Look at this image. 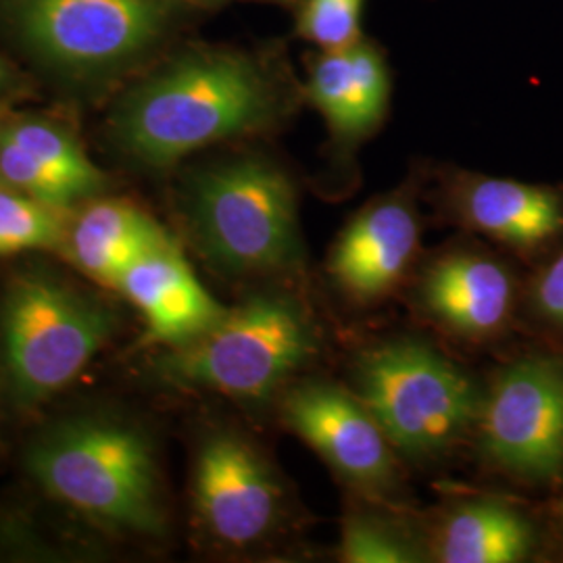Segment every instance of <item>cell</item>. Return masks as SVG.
<instances>
[{
  "label": "cell",
  "mask_w": 563,
  "mask_h": 563,
  "mask_svg": "<svg viewBox=\"0 0 563 563\" xmlns=\"http://www.w3.org/2000/svg\"><path fill=\"white\" fill-rule=\"evenodd\" d=\"M63 211L20 190L0 188V257L63 249L69 232Z\"/></svg>",
  "instance_id": "cell-18"
},
{
  "label": "cell",
  "mask_w": 563,
  "mask_h": 563,
  "mask_svg": "<svg viewBox=\"0 0 563 563\" xmlns=\"http://www.w3.org/2000/svg\"><path fill=\"white\" fill-rule=\"evenodd\" d=\"M320 330L299 299L263 292L228 309L197 341L169 349L159 372L169 383L244 401L278 393L318 355Z\"/></svg>",
  "instance_id": "cell-4"
},
{
  "label": "cell",
  "mask_w": 563,
  "mask_h": 563,
  "mask_svg": "<svg viewBox=\"0 0 563 563\" xmlns=\"http://www.w3.org/2000/svg\"><path fill=\"white\" fill-rule=\"evenodd\" d=\"M309 97L320 109L334 134L344 139H357V109H355V84L349 48L323 51L316 60L309 80Z\"/></svg>",
  "instance_id": "cell-20"
},
{
  "label": "cell",
  "mask_w": 563,
  "mask_h": 563,
  "mask_svg": "<svg viewBox=\"0 0 563 563\" xmlns=\"http://www.w3.org/2000/svg\"><path fill=\"white\" fill-rule=\"evenodd\" d=\"M363 0H307L299 34L323 51H341L360 41Z\"/></svg>",
  "instance_id": "cell-22"
},
{
  "label": "cell",
  "mask_w": 563,
  "mask_h": 563,
  "mask_svg": "<svg viewBox=\"0 0 563 563\" xmlns=\"http://www.w3.org/2000/svg\"><path fill=\"white\" fill-rule=\"evenodd\" d=\"M188 218L202 255L225 274L272 276L301 267L295 186L274 163L239 159L205 169L190 186Z\"/></svg>",
  "instance_id": "cell-5"
},
{
  "label": "cell",
  "mask_w": 563,
  "mask_h": 563,
  "mask_svg": "<svg viewBox=\"0 0 563 563\" xmlns=\"http://www.w3.org/2000/svg\"><path fill=\"white\" fill-rule=\"evenodd\" d=\"M457 220L520 253L563 241V190L541 184L465 176L451 192Z\"/></svg>",
  "instance_id": "cell-14"
},
{
  "label": "cell",
  "mask_w": 563,
  "mask_h": 563,
  "mask_svg": "<svg viewBox=\"0 0 563 563\" xmlns=\"http://www.w3.org/2000/svg\"><path fill=\"white\" fill-rule=\"evenodd\" d=\"M355 84V109L360 136L367 134L383 120L388 104V74L380 53L363 42L349 46Z\"/></svg>",
  "instance_id": "cell-23"
},
{
  "label": "cell",
  "mask_w": 563,
  "mask_h": 563,
  "mask_svg": "<svg viewBox=\"0 0 563 563\" xmlns=\"http://www.w3.org/2000/svg\"><path fill=\"white\" fill-rule=\"evenodd\" d=\"M115 313L44 272L13 278L0 305V353L13 401L38 407L88 367L115 330Z\"/></svg>",
  "instance_id": "cell-3"
},
{
  "label": "cell",
  "mask_w": 563,
  "mask_h": 563,
  "mask_svg": "<svg viewBox=\"0 0 563 563\" xmlns=\"http://www.w3.org/2000/svg\"><path fill=\"white\" fill-rule=\"evenodd\" d=\"M2 81H4V65H2V60H0V86H2Z\"/></svg>",
  "instance_id": "cell-26"
},
{
  "label": "cell",
  "mask_w": 563,
  "mask_h": 563,
  "mask_svg": "<svg viewBox=\"0 0 563 563\" xmlns=\"http://www.w3.org/2000/svg\"><path fill=\"white\" fill-rule=\"evenodd\" d=\"M169 239L167 230L128 201L92 202L69 225L65 251L86 276L102 286H120L128 267Z\"/></svg>",
  "instance_id": "cell-15"
},
{
  "label": "cell",
  "mask_w": 563,
  "mask_h": 563,
  "mask_svg": "<svg viewBox=\"0 0 563 563\" xmlns=\"http://www.w3.org/2000/svg\"><path fill=\"white\" fill-rule=\"evenodd\" d=\"M276 109L274 88L251 60L199 55L146 81L123 102L115 136L134 159L165 167L260 128Z\"/></svg>",
  "instance_id": "cell-2"
},
{
  "label": "cell",
  "mask_w": 563,
  "mask_h": 563,
  "mask_svg": "<svg viewBox=\"0 0 563 563\" xmlns=\"http://www.w3.org/2000/svg\"><path fill=\"white\" fill-rule=\"evenodd\" d=\"M537 532L516 505L478 497L444 511L430 555L443 563H518L530 558Z\"/></svg>",
  "instance_id": "cell-16"
},
{
  "label": "cell",
  "mask_w": 563,
  "mask_h": 563,
  "mask_svg": "<svg viewBox=\"0 0 563 563\" xmlns=\"http://www.w3.org/2000/svg\"><path fill=\"white\" fill-rule=\"evenodd\" d=\"M530 307L539 322L563 334V246L532 282Z\"/></svg>",
  "instance_id": "cell-24"
},
{
  "label": "cell",
  "mask_w": 563,
  "mask_h": 563,
  "mask_svg": "<svg viewBox=\"0 0 563 563\" xmlns=\"http://www.w3.org/2000/svg\"><path fill=\"white\" fill-rule=\"evenodd\" d=\"M0 132L51 167L80 195L81 201L101 192L104 186L101 169L88 159L80 144L57 125L46 121H15L0 128Z\"/></svg>",
  "instance_id": "cell-17"
},
{
  "label": "cell",
  "mask_w": 563,
  "mask_h": 563,
  "mask_svg": "<svg viewBox=\"0 0 563 563\" xmlns=\"http://www.w3.org/2000/svg\"><path fill=\"white\" fill-rule=\"evenodd\" d=\"M339 553L346 563H416L430 555L401 523L369 511L344 518Z\"/></svg>",
  "instance_id": "cell-19"
},
{
  "label": "cell",
  "mask_w": 563,
  "mask_h": 563,
  "mask_svg": "<svg viewBox=\"0 0 563 563\" xmlns=\"http://www.w3.org/2000/svg\"><path fill=\"white\" fill-rule=\"evenodd\" d=\"M192 505L207 537L228 549L265 543L286 511L276 472L236 432H213L202 441L192 470Z\"/></svg>",
  "instance_id": "cell-8"
},
{
  "label": "cell",
  "mask_w": 563,
  "mask_h": 563,
  "mask_svg": "<svg viewBox=\"0 0 563 563\" xmlns=\"http://www.w3.org/2000/svg\"><path fill=\"white\" fill-rule=\"evenodd\" d=\"M422 309L463 339H490L511 320L516 284L504 263L457 251L432 263L420 284Z\"/></svg>",
  "instance_id": "cell-13"
},
{
  "label": "cell",
  "mask_w": 563,
  "mask_h": 563,
  "mask_svg": "<svg viewBox=\"0 0 563 563\" xmlns=\"http://www.w3.org/2000/svg\"><path fill=\"white\" fill-rule=\"evenodd\" d=\"M357 397L399 455L437 460L476 428L483 397L472 378L432 346L390 341L355 363Z\"/></svg>",
  "instance_id": "cell-6"
},
{
  "label": "cell",
  "mask_w": 563,
  "mask_h": 563,
  "mask_svg": "<svg viewBox=\"0 0 563 563\" xmlns=\"http://www.w3.org/2000/svg\"><path fill=\"white\" fill-rule=\"evenodd\" d=\"M558 516H560V522H562L563 528V499L558 504Z\"/></svg>",
  "instance_id": "cell-25"
},
{
  "label": "cell",
  "mask_w": 563,
  "mask_h": 563,
  "mask_svg": "<svg viewBox=\"0 0 563 563\" xmlns=\"http://www.w3.org/2000/svg\"><path fill=\"white\" fill-rule=\"evenodd\" d=\"M118 290L141 313L146 339L169 349L197 341L228 311L195 276L172 236L132 263Z\"/></svg>",
  "instance_id": "cell-12"
},
{
  "label": "cell",
  "mask_w": 563,
  "mask_h": 563,
  "mask_svg": "<svg viewBox=\"0 0 563 563\" xmlns=\"http://www.w3.org/2000/svg\"><path fill=\"white\" fill-rule=\"evenodd\" d=\"M484 462L526 484L563 478V360L509 363L483 397L476 420Z\"/></svg>",
  "instance_id": "cell-7"
},
{
  "label": "cell",
  "mask_w": 563,
  "mask_h": 563,
  "mask_svg": "<svg viewBox=\"0 0 563 563\" xmlns=\"http://www.w3.org/2000/svg\"><path fill=\"white\" fill-rule=\"evenodd\" d=\"M0 180L11 184L23 195L46 202L51 207L67 209L81 201L80 195L57 176L51 167L32 157L20 144L0 132Z\"/></svg>",
  "instance_id": "cell-21"
},
{
  "label": "cell",
  "mask_w": 563,
  "mask_h": 563,
  "mask_svg": "<svg viewBox=\"0 0 563 563\" xmlns=\"http://www.w3.org/2000/svg\"><path fill=\"white\" fill-rule=\"evenodd\" d=\"M162 25L155 0H23L21 27L44 57L97 67L130 57Z\"/></svg>",
  "instance_id": "cell-10"
},
{
  "label": "cell",
  "mask_w": 563,
  "mask_h": 563,
  "mask_svg": "<svg viewBox=\"0 0 563 563\" xmlns=\"http://www.w3.org/2000/svg\"><path fill=\"white\" fill-rule=\"evenodd\" d=\"M25 465L46 497L102 530L130 537L165 530L155 453L134 423L111 416L53 423L27 449Z\"/></svg>",
  "instance_id": "cell-1"
},
{
  "label": "cell",
  "mask_w": 563,
  "mask_h": 563,
  "mask_svg": "<svg viewBox=\"0 0 563 563\" xmlns=\"http://www.w3.org/2000/svg\"><path fill=\"white\" fill-rule=\"evenodd\" d=\"M282 420L353 488L367 497L395 490L399 453L357 395L318 380L295 384L282 397Z\"/></svg>",
  "instance_id": "cell-9"
},
{
  "label": "cell",
  "mask_w": 563,
  "mask_h": 563,
  "mask_svg": "<svg viewBox=\"0 0 563 563\" xmlns=\"http://www.w3.org/2000/svg\"><path fill=\"white\" fill-rule=\"evenodd\" d=\"M420 244L413 205L384 197L362 209L334 242L328 272L342 290L360 302L386 297L407 274Z\"/></svg>",
  "instance_id": "cell-11"
}]
</instances>
